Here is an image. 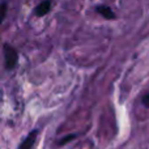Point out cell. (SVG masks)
Instances as JSON below:
<instances>
[{"label": "cell", "instance_id": "7", "mask_svg": "<svg viewBox=\"0 0 149 149\" xmlns=\"http://www.w3.org/2000/svg\"><path fill=\"white\" fill-rule=\"evenodd\" d=\"M5 9H7V4L3 3L1 4V21L4 20V16H5Z\"/></svg>", "mask_w": 149, "mask_h": 149}, {"label": "cell", "instance_id": "5", "mask_svg": "<svg viewBox=\"0 0 149 149\" xmlns=\"http://www.w3.org/2000/svg\"><path fill=\"white\" fill-rule=\"evenodd\" d=\"M74 137H76V136H74V135H71V136H67V137H64V139H63L62 141L59 143V144H60V145H63V144H65V143H67V141H70V140L74 139Z\"/></svg>", "mask_w": 149, "mask_h": 149}, {"label": "cell", "instance_id": "4", "mask_svg": "<svg viewBox=\"0 0 149 149\" xmlns=\"http://www.w3.org/2000/svg\"><path fill=\"white\" fill-rule=\"evenodd\" d=\"M95 10H97L102 17L107 18V20H114V18H115V13H114L113 10H111V8L107 7V5H98V7L95 8Z\"/></svg>", "mask_w": 149, "mask_h": 149}, {"label": "cell", "instance_id": "1", "mask_svg": "<svg viewBox=\"0 0 149 149\" xmlns=\"http://www.w3.org/2000/svg\"><path fill=\"white\" fill-rule=\"evenodd\" d=\"M3 50H4L5 68H7V70L15 68V65L17 64V59H18L17 51H16L12 46H9V45H4V46H3Z\"/></svg>", "mask_w": 149, "mask_h": 149}, {"label": "cell", "instance_id": "6", "mask_svg": "<svg viewBox=\"0 0 149 149\" xmlns=\"http://www.w3.org/2000/svg\"><path fill=\"white\" fill-rule=\"evenodd\" d=\"M141 102H143V105H144V106L149 107V94H147V95H144V97H143Z\"/></svg>", "mask_w": 149, "mask_h": 149}, {"label": "cell", "instance_id": "2", "mask_svg": "<svg viewBox=\"0 0 149 149\" xmlns=\"http://www.w3.org/2000/svg\"><path fill=\"white\" fill-rule=\"evenodd\" d=\"M50 9H51V1L50 0H45V1H42L39 5H37L36 8V16H38V17H42V16L47 15V13L50 12Z\"/></svg>", "mask_w": 149, "mask_h": 149}, {"label": "cell", "instance_id": "3", "mask_svg": "<svg viewBox=\"0 0 149 149\" xmlns=\"http://www.w3.org/2000/svg\"><path fill=\"white\" fill-rule=\"evenodd\" d=\"M36 139H37V131H31L30 134L28 135V137L20 144L18 149H31L34 143H36Z\"/></svg>", "mask_w": 149, "mask_h": 149}]
</instances>
